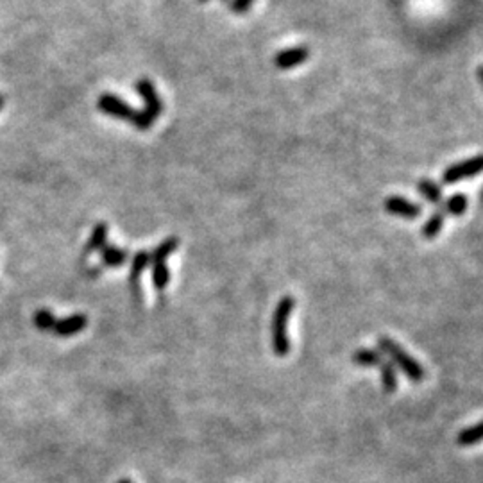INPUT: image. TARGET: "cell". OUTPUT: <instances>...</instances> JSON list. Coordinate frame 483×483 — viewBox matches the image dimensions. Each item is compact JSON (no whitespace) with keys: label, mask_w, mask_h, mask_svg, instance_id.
<instances>
[{"label":"cell","mask_w":483,"mask_h":483,"mask_svg":"<svg viewBox=\"0 0 483 483\" xmlns=\"http://www.w3.org/2000/svg\"><path fill=\"white\" fill-rule=\"evenodd\" d=\"M108 231L109 225L106 224V222H99V224L93 228L92 235H90V240H88L86 247H84V256L95 253V251H100L108 244Z\"/></svg>","instance_id":"7c38bea8"},{"label":"cell","mask_w":483,"mask_h":483,"mask_svg":"<svg viewBox=\"0 0 483 483\" xmlns=\"http://www.w3.org/2000/svg\"><path fill=\"white\" fill-rule=\"evenodd\" d=\"M97 108H99L102 113H106V115H109V117H115L118 118V120L131 122L134 127H138V129H142V131L150 129V127L155 125V122L150 120L145 113L136 111V109L131 108L127 102H124V100L118 99V97L113 95V93H104V95H100L99 102H97Z\"/></svg>","instance_id":"3957f363"},{"label":"cell","mask_w":483,"mask_h":483,"mask_svg":"<svg viewBox=\"0 0 483 483\" xmlns=\"http://www.w3.org/2000/svg\"><path fill=\"white\" fill-rule=\"evenodd\" d=\"M118 483H131V482H129V480H120V482H118Z\"/></svg>","instance_id":"cb8c5ba5"},{"label":"cell","mask_w":483,"mask_h":483,"mask_svg":"<svg viewBox=\"0 0 483 483\" xmlns=\"http://www.w3.org/2000/svg\"><path fill=\"white\" fill-rule=\"evenodd\" d=\"M310 58V49L306 45H297L285 49L274 56V65L279 70H290V68L301 67Z\"/></svg>","instance_id":"52a82bcc"},{"label":"cell","mask_w":483,"mask_h":483,"mask_svg":"<svg viewBox=\"0 0 483 483\" xmlns=\"http://www.w3.org/2000/svg\"><path fill=\"white\" fill-rule=\"evenodd\" d=\"M33 322L38 329L49 331V329H54L56 317L52 315V312H49V310H38L33 317Z\"/></svg>","instance_id":"ffe728a7"},{"label":"cell","mask_w":483,"mask_h":483,"mask_svg":"<svg viewBox=\"0 0 483 483\" xmlns=\"http://www.w3.org/2000/svg\"><path fill=\"white\" fill-rule=\"evenodd\" d=\"M177 238L171 237L167 240H163L152 253H150V263H167V258L177 249Z\"/></svg>","instance_id":"ac0fdd59"},{"label":"cell","mask_w":483,"mask_h":483,"mask_svg":"<svg viewBox=\"0 0 483 483\" xmlns=\"http://www.w3.org/2000/svg\"><path fill=\"white\" fill-rule=\"evenodd\" d=\"M476 74H478V81L482 83V86H483V65H480L478 70H476Z\"/></svg>","instance_id":"7402d4cb"},{"label":"cell","mask_w":483,"mask_h":483,"mask_svg":"<svg viewBox=\"0 0 483 483\" xmlns=\"http://www.w3.org/2000/svg\"><path fill=\"white\" fill-rule=\"evenodd\" d=\"M378 351H381V353L387 356L388 360L392 362V365L396 367V369H399L401 372H403L406 378L410 379V381H413V383H422L426 378V369L421 365V363L417 362L415 358H413L412 354H409L406 351L403 349V347L397 344L394 338L390 337H379L378 338Z\"/></svg>","instance_id":"7a4b0ae2"},{"label":"cell","mask_w":483,"mask_h":483,"mask_svg":"<svg viewBox=\"0 0 483 483\" xmlns=\"http://www.w3.org/2000/svg\"><path fill=\"white\" fill-rule=\"evenodd\" d=\"M86 324H88L86 315H83V313H75V315L67 317V319H59V321H56L54 333L58 335V337H74V335H77L79 331H83V329L86 328Z\"/></svg>","instance_id":"9c48e42d"},{"label":"cell","mask_w":483,"mask_h":483,"mask_svg":"<svg viewBox=\"0 0 483 483\" xmlns=\"http://www.w3.org/2000/svg\"><path fill=\"white\" fill-rule=\"evenodd\" d=\"M200 2H208V0H200Z\"/></svg>","instance_id":"484cf974"},{"label":"cell","mask_w":483,"mask_h":483,"mask_svg":"<svg viewBox=\"0 0 483 483\" xmlns=\"http://www.w3.org/2000/svg\"><path fill=\"white\" fill-rule=\"evenodd\" d=\"M385 354L378 349H369V347H360L353 353V363L360 367H376L383 362Z\"/></svg>","instance_id":"8fae6325"},{"label":"cell","mask_w":483,"mask_h":483,"mask_svg":"<svg viewBox=\"0 0 483 483\" xmlns=\"http://www.w3.org/2000/svg\"><path fill=\"white\" fill-rule=\"evenodd\" d=\"M379 369V376H381V387L387 394H392L396 392L397 387H399V378H397V369L392 365L390 360L385 356L383 362L378 365Z\"/></svg>","instance_id":"30bf717a"},{"label":"cell","mask_w":483,"mask_h":483,"mask_svg":"<svg viewBox=\"0 0 483 483\" xmlns=\"http://www.w3.org/2000/svg\"><path fill=\"white\" fill-rule=\"evenodd\" d=\"M296 310V297L285 296L276 304L271 321V342L276 356L283 358L290 353V340H288V321Z\"/></svg>","instance_id":"6da1fadb"},{"label":"cell","mask_w":483,"mask_h":483,"mask_svg":"<svg viewBox=\"0 0 483 483\" xmlns=\"http://www.w3.org/2000/svg\"><path fill=\"white\" fill-rule=\"evenodd\" d=\"M136 92L140 93V97L143 99V102H145V108L142 109L143 113H145L147 117L150 118L152 122H156V118L161 115V99L158 97V93H156V88L155 84H152V81L149 79H140L136 81Z\"/></svg>","instance_id":"5b68a950"},{"label":"cell","mask_w":483,"mask_h":483,"mask_svg":"<svg viewBox=\"0 0 483 483\" xmlns=\"http://www.w3.org/2000/svg\"><path fill=\"white\" fill-rule=\"evenodd\" d=\"M385 212L396 215V217L406 219V221H415V219L421 217L422 208L412 200L404 199V197L392 196L385 200Z\"/></svg>","instance_id":"8992f818"},{"label":"cell","mask_w":483,"mask_h":483,"mask_svg":"<svg viewBox=\"0 0 483 483\" xmlns=\"http://www.w3.org/2000/svg\"><path fill=\"white\" fill-rule=\"evenodd\" d=\"M254 0H231V11L233 13H246L249 11Z\"/></svg>","instance_id":"44dd1931"},{"label":"cell","mask_w":483,"mask_h":483,"mask_svg":"<svg viewBox=\"0 0 483 483\" xmlns=\"http://www.w3.org/2000/svg\"><path fill=\"white\" fill-rule=\"evenodd\" d=\"M150 265V253L147 251H138L134 254L133 262H131V272H129V285L131 290H133L134 297L140 301V278H142V272L145 271V267Z\"/></svg>","instance_id":"ba28073f"},{"label":"cell","mask_w":483,"mask_h":483,"mask_svg":"<svg viewBox=\"0 0 483 483\" xmlns=\"http://www.w3.org/2000/svg\"><path fill=\"white\" fill-rule=\"evenodd\" d=\"M467 206H469V199L464 193H454L450 199L444 200L441 206V209L444 212V215H453V217H460L467 212Z\"/></svg>","instance_id":"e0dca14e"},{"label":"cell","mask_w":483,"mask_h":483,"mask_svg":"<svg viewBox=\"0 0 483 483\" xmlns=\"http://www.w3.org/2000/svg\"><path fill=\"white\" fill-rule=\"evenodd\" d=\"M480 197H482V203H483V190H482V196H480Z\"/></svg>","instance_id":"d4e9b609"},{"label":"cell","mask_w":483,"mask_h":483,"mask_svg":"<svg viewBox=\"0 0 483 483\" xmlns=\"http://www.w3.org/2000/svg\"><path fill=\"white\" fill-rule=\"evenodd\" d=\"M100 258H102V263L108 267H120L127 262L129 258V253L125 249H120V247L109 246L106 244L102 249H100Z\"/></svg>","instance_id":"5bb4252c"},{"label":"cell","mask_w":483,"mask_h":483,"mask_svg":"<svg viewBox=\"0 0 483 483\" xmlns=\"http://www.w3.org/2000/svg\"><path fill=\"white\" fill-rule=\"evenodd\" d=\"M2 104H4V99H2V95H0V109H2Z\"/></svg>","instance_id":"603a6c76"},{"label":"cell","mask_w":483,"mask_h":483,"mask_svg":"<svg viewBox=\"0 0 483 483\" xmlns=\"http://www.w3.org/2000/svg\"><path fill=\"white\" fill-rule=\"evenodd\" d=\"M483 442V421L476 422V425L469 426V428L460 429V434L457 435V444L462 448L475 446Z\"/></svg>","instance_id":"4fadbf2b"},{"label":"cell","mask_w":483,"mask_h":483,"mask_svg":"<svg viewBox=\"0 0 483 483\" xmlns=\"http://www.w3.org/2000/svg\"><path fill=\"white\" fill-rule=\"evenodd\" d=\"M444 217H446V215H444V212H442L441 208L429 215V219L425 222V225H422L421 230V235L426 240H434V238H437L438 235H441L442 228H444Z\"/></svg>","instance_id":"9a60e30c"},{"label":"cell","mask_w":483,"mask_h":483,"mask_svg":"<svg viewBox=\"0 0 483 483\" xmlns=\"http://www.w3.org/2000/svg\"><path fill=\"white\" fill-rule=\"evenodd\" d=\"M483 172V155L475 156V158H469L466 161H460L457 165H451L444 171L442 174V183L444 184H453L459 183L464 180H473L475 175L482 174Z\"/></svg>","instance_id":"277c9868"},{"label":"cell","mask_w":483,"mask_h":483,"mask_svg":"<svg viewBox=\"0 0 483 483\" xmlns=\"http://www.w3.org/2000/svg\"><path fill=\"white\" fill-rule=\"evenodd\" d=\"M171 281V271L167 263H152V283L158 290H163Z\"/></svg>","instance_id":"d6986e66"},{"label":"cell","mask_w":483,"mask_h":483,"mask_svg":"<svg viewBox=\"0 0 483 483\" xmlns=\"http://www.w3.org/2000/svg\"><path fill=\"white\" fill-rule=\"evenodd\" d=\"M417 190H419V193H421L422 197H425L428 203H431V205H435L437 208H441L442 203H444V199H442V190L441 187H438L437 183H434L431 180H421L419 183H417Z\"/></svg>","instance_id":"2e32d148"}]
</instances>
